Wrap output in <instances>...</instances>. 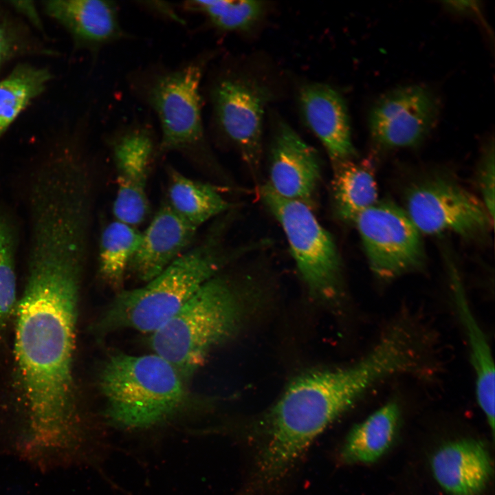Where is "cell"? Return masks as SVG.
Returning a JSON list of instances; mask_svg holds the SVG:
<instances>
[{
	"instance_id": "cell-1",
	"label": "cell",
	"mask_w": 495,
	"mask_h": 495,
	"mask_svg": "<svg viewBox=\"0 0 495 495\" xmlns=\"http://www.w3.org/2000/svg\"><path fill=\"white\" fill-rule=\"evenodd\" d=\"M31 236L28 276L16 312L15 353L29 411L27 441L38 451L72 448V359L87 245L74 232L41 228Z\"/></svg>"
},
{
	"instance_id": "cell-2",
	"label": "cell",
	"mask_w": 495,
	"mask_h": 495,
	"mask_svg": "<svg viewBox=\"0 0 495 495\" xmlns=\"http://www.w3.org/2000/svg\"><path fill=\"white\" fill-rule=\"evenodd\" d=\"M421 349L406 328L393 324L358 362L298 377L264 417L253 473L245 489L258 495L275 489L314 439L382 380L418 374Z\"/></svg>"
},
{
	"instance_id": "cell-3",
	"label": "cell",
	"mask_w": 495,
	"mask_h": 495,
	"mask_svg": "<svg viewBox=\"0 0 495 495\" xmlns=\"http://www.w3.org/2000/svg\"><path fill=\"white\" fill-rule=\"evenodd\" d=\"M217 225L161 273L138 288L120 291L98 324L103 333L133 329L153 333L168 322L209 279L227 264L262 248L260 241L226 248Z\"/></svg>"
},
{
	"instance_id": "cell-4",
	"label": "cell",
	"mask_w": 495,
	"mask_h": 495,
	"mask_svg": "<svg viewBox=\"0 0 495 495\" xmlns=\"http://www.w3.org/2000/svg\"><path fill=\"white\" fill-rule=\"evenodd\" d=\"M212 55L203 52L175 66L157 61L127 74L130 93L157 120L160 153L207 154L202 88Z\"/></svg>"
},
{
	"instance_id": "cell-5",
	"label": "cell",
	"mask_w": 495,
	"mask_h": 495,
	"mask_svg": "<svg viewBox=\"0 0 495 495\" xmlns=\"http://www.w3.org/2000/svg\"><path fill=\"white\" fill-rule=\"evenodd\" d=\"M248 282L217 274L151 334L153 353L168 361L184 382L214 346L236 330L243 316L242 297L251 287Z\"/></svg>"
},
{
	"instance_id": "cell-6",
	"label": "cell",
	"mask_w": 495,
	"mask_h": 495,
	"mask_svg": "<svg viewBox=\"0 0 495 495\" xmlns=\"http://www.w3.org/2000/svg\"><path fill=\"white\" fill-rule=\"evenodd\" d=\"M99 386L108 416L129 428L160 423L173 414L186 396L179 373L154 353L111 355L100 371Z\"/></svg>"
},
{
	"instance_id": "cell-7",
	"label": "cell",
	"mask_w": 495,
	"mask_h": 495,
	"mask_svg": "<svg viewBox=\"0 0 495 495\" xmlns=\"http://www.w3.org/2000/svg\"><path fill=\"white\" fill-rule=\"evenodd\" d=\"M261 198L281 226L291 254L309 292L320 297L335 296L341 280V261L331 234L319 223L311 208L285 199L267 185Z\"/></svg>"
},
{
	"instance_id": "cell-8",
	"label": "cell",
	"mask_w": 495,
	"mask_h": 495,
	"mask_svg": "<svg viewBox=\"0 0 495 495\" xmlns=\"http://www.w3.org/2000/svg\"><path fill=\"white\" fill-rule=\"evenodd\" d=\"M207 94L212 126L232 143L253 173L259 168L263 118L270 94L256 80L223 72L213 76Z\"/></svg>"
},
{
	"instance_id": "cell-9",
	"label": "cell",
	"mask_w": 495,
	"mask_h": 495,
	"mask_svg": "<svg viewBox=\"0 0 495 495\" xmlns=\"http://www.w3.org/2000/svg\"><path fill=\"white\" fill-rule=\"evenodd\" d=\"M371 269L388 280L419 269L425 254L421 232L404 210L377 201L355 219Z\"/></svg>"
},
{
	"instance_id": "cell-10",
	"label": "cell",
	"mask_w": 495,
	"mask_h": 495,
	"mask_svg": "<svg viewBox=\"0 0 495 495\" xmlns=\"http://www.w3.org/2000/svg\"><path fill=\"white\" fill-rule=\"evenodd\" d=\"M405 211L419 232L428 234L451 232L474 238L485 234L494 222L481 200L443 177L413 186L406 197Z\"/></svg>"
},
{
	"instance_id": "cell-11",
	"label": "cell",
	"mask_w": 495,
	"mask_h": 495,
	"mask_svg": "<svg viewBox=\"0 0 495 495\" xmlns=\"http://www.w3.org/2000/svg\"><path fill=\"white\" fill-rule=\"evenodd\" d=\"M107 142L116 170L113 214L116 220L136 227L148 214V170L159 152V141L150 122L134 119L117 126Z\"/></svg>"
},
{
	"instance_id": "cell-12",
	"label": "cell",
	"mask_w": 495,
	"mask_h": 495,
	"mask_svg": "<svg viewBox=\"0 0 495 495\" xmlns=\"http://www.w3.org/2000/svg\"><path fill=\"white\" fill-rule=\"evenodd\" d=\"M439 104L428 88L411 85L394 89L382 96L369 116L373 141L384 148L417 144L437 121Z\"/></svg>"
},
{
	"instance_id": "cell-13",
	"label": "cell",
	"mask_w": 495,
	"mask_h": 495,
	"mask_svg": "<svg viewBox=\"0 0 495 495\" xmlns=\"http://www.w3.org/2000/svg\"><path fill=\"white\" fill-rule=\"evenodd\" d=\"M267 184L279 196L312 207L321 177L318 155L287 122L278 120Z\"/></svg>"
},
{
	"instance_id": "cell-14",
	"label": "cell",
	"mask_w": 495,
	"mask_h": 495,
	"mask_svg": "<svg viewBox=\"0 0 495 495\" xmlns=\"http://www.w3.org/2000/svg\"><path fill=\"white\" fill-rule=\"evenodd\" d=\"M44 10L69 34L77 50L94 58L105 47L131 38L120 21L114 1L53 0L43 3Z\"/></svg>"
},
{
	"instance_id": "cell-15",
	"label": "cell",
	"mask_w": 495,
	"mask_h": 495,
	"mask_svg": "<svg viewBox=\"0 0 495 495\" xmlns=\"http://www.w3.org/2000/svg\"><path fill=\"white\" fill-rule=\"evenodd\" d=\"M299 104L305 123L333 163L355 156L348 110L336 90L323 83L305 85L299 93Z\"/></svg>"
},
{
	"instance_id": "cell-16",
	"label": "cell",
	"mask_w": 495,
	"mask_h": 495,
	"mask_svg": "<svg viewBox=\"0 0 495 495\" xmlns=\"http://www.w3.org/2000/svg\"><path fill=\"white\" fill-rule=\"evenodd\" d=\"M197 230L165 199L142 232L140 244L129 268L138 279L149 281L190 248Z\"/></svg>"
},
{
	"instance_id": "cell-17",
	"label": "cell",
	"mask_w": 495,
	"mask_h": 495,
	"mask_svg": "<svg viewBox=\"0 0 495 495\" xmlns=\"http://www.w3.org/2000/svg\"><path fill=\"white\" fill-rule=\"evenodd\" d=\"M437 483L450 495H480L493 473L485 445L473 439H460L441 446L430 461Z\"/></svg>"
},
{
	"instance_id": "cell-18",
	"label": "cell",
	"mask_w": 495,
	"mask_h": 495,
	"mask_svg": "<svg viewBox=\"0 0 495 495\" xmlns=\"http://www.w3.org/2000/svg\"><path fill=\"white\" fill-rule=\"evenodd\" d=\"M450 280L454 307L468 342L475 374L477 402L494 433L495 373L490 347L472 313L461 278L457 271L451 267Z\"/></svg>"
},
{
	"instance_id": "cell-19",
	"label": "cell",
	"mask_w": 495,
	"mask_h": 495,
	"mask_svg": "<svg viewBox=\"0 0 495 495\" xmlns=\"http://www.w3.org/2000/svg\"><path fill=\"white\" fill-rule=\"evenodd\" d=\"M398 404L389 402L351 430L341 457L350 464L373 463L392 446L400 422Z\"/></svg>"
},
{
	"instance_id": "cell-20",
	"label": "cell",
	"mask_w": 495,
	"mask_h": 495,
	"mask_svg": "<svg viewBox=\"0 0 495 495\" xmlns=\"http://www.w3.org/2000/svg\"><path fill=\"white\" fill-rule=\"evenodd\" d=\"M166 201L186 222L198 229L227 211L230 204L214 186L194 180L173 168L168 169Z\"/></svg>"
},
{
	"instance_id": "cell-21",
	"label": "cell",
	"mask_w": 495,
	"mask_h": 495,
	"mask_svg": "<svg viewBox=\"0 0 495 495\" xmlns=\"http://www.w3.org/2000/svg\"><path fill=\"white\" fill-rule=\"evenodd\" d=\"M331 184L336 214L342 220L354 222L364 210L377 201V186L368 164L346 160L335 162Z\"/></svg>"
},
{
	"instance_id": "cell-22",
	"label": "cell",
	"mask_w": 495,
	"mask_h": 495,
	"mask_svg": "<svg viewBox=\"0 0 495 495\" xmlns=\"http://www.w3.org/2000/svg\"><path fill=\"white\" fill-rule=\"evenodd\" d=\"M52 78L46 68L21 63L0 80V139L33 100L45 91Z\"/></svg>"
},
{
	"instance_id": "cell-23",
	"label": "cell",
	"mask_w": 495,
	"mask_h": 495,
	"mask_svg": "<svg viewBox=\"0 0 495 495\" xmlns=\"http://www.w3.org/2000/svg\"><path fill=\"white\" fill-rule=\"evenodd\" d=\"M142 239L134 226L115 221L103 229L99 246V272L111 287L120 288Z\"/></svg>"
},
{
	"instance_id": "cell-24",
	"label": "cell",
	"mask_w": 495,
	"mask_h": 495,
	"mask_svg": "<svg viewBox=\"0 0 495 495\" xmlns=\"http://www.w3.org/2000/svg\"><path fill=\"white\" fill-rule=\"evenodd\" d=\"M178 6L188 12L202 14L212 28L221 32L247 30L264 10L262 1L248 0H191Z\"/></svg>"
},
{
	"instance_id": "cell-25",
	"label": "cell",
	"mask_w": 495,
	"mask_h": 495,
	"mask_svg": "<svg viewBox=\"0 0 495 495\" xmlns=\"http://www.w3.org/2000/svg\"><path fill=\"white\" fill-rule=\"evenodd\" d=\"M16 302L14 238L11 227L0 217V326Z\"/></svg>"
},
{
	"instance_id": "cell-26",
	"label": "cell",
	"mask_w": 495,
	"mask_h": 495,
	"mask_svg": "<svg viewBox=\"0 0 495 495\" xmlns=\"http://www.w3.org/2000/svg\"><path fill=\"white\" fill-rule=\"evenodd\" d=\"M28 48L19 29L0 8V70L8 60Z\"/></svg>"
},
{
	"instance_id": "cell-27",
	"label": "cell",
	"mask_w": 495,
	"mask_h": 495,
	"mask_svg": "<svg viewBox=\"0 0 495 495\" xmlns=\"http://www.w3.org/2000/svg\"><path fill=\"white\" fill-rule=\"evenodd\" d=\"M478 175V186L482 195V202L490 215L494 219V146L493 141L485 151Z\"/></svg>"
},
{
	"instance_id": "cell-28",
	"label": "cell",
	"mask_w": 495,
	"mask_h": 495,
	"mask_svg": "<svg viewBox=\"0 0 495 495\" xmlns=\"http://www.w3.org/2000/svg\"><path fill=\"white\" fill-rule=\"evenodd\" d=\"M135 3L138 7L155 16L182 25H186L185 20L179 13L180 9L178 5L160 1H137Z\"/></svg>"
},
{
	"instance_id": "cell-29",
	"label": "cell",
	"mask_w": 495,
	"mask_h": 495,
	"mask_svg": "<svg viewBox=\"0 0 495 495\" xmlns=\"http://www.w3.org/2000/svg\"><path fill=\"white\" fill-rule=\"evenodd\" d=\"M10 3L16 11L25 15L35 25L41 27V21L32 1H10Z\"/></svg>"
},
{
	"instance_id": "cell-30",
	"label": "cell",
	"mask_w": 495,
	"mask_h": 495,
	"mask_svg": "<svg viewBox=\"0 0 495 495\" xmlns=\"http://www.w3.org/2000/svg\"><path fill=\"white\" fill-rule=\"evenodd\" d=\"M47 198H50V197H47ZM54 198H61V197H54ZM43 199H46V198H43ZM62 199H65V198H62ZM41 199H39V200H41ZM68 200H70V199H68ZM37 201H38V200H37ZM71 201H73V200H71ZM36 201H35V202H36ZM75 202H76V201H75ZM34 203H33V204H34ZM76 203H78V202H76ZM78 204H79V203H78ZM32 205H31V206H32ZM80 205H82V204H80ZM83 207H85V206H83ZM86 209H87V208H86ZM87 211H88V210H87ZM88 212H89V211H88Z\"/></svg>"
}]
</instances>
